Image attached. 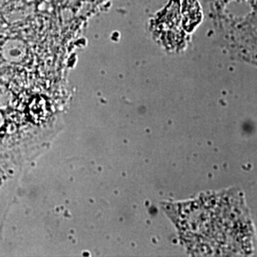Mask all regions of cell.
<instances>
[{
  "label": "cell",
  "mask_w": 257,
  "mask_h": 257,
  "mask_svg": "<svg viewBox=\"0 0 257 257\" xmlns=\"http://www.w3.org/2000/svg\"><path fill=\"white\" fill-rule=\"evenodd\" d=\"M201 19V10L196 0H185L184 2V25L191 30Z\"/></svg>",
  "instance_id": "1"
}]
</instances>
